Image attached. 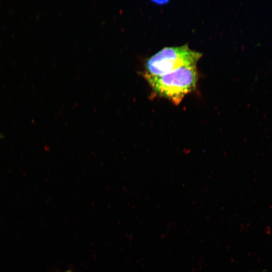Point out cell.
<instances>
[{
    "mask_svg": "<svg viewBox=\"0 0 272 272\" xmlns=\"http://www.w3.org/2000/svg\"><path fill=\"white\" fill-rule=\"evenodd\" d=\"M201 54L190 49L187 44L165 47L146 62L147 72L151 76H160L183 66H196Z\"/></svg>",
    "mask_w": 272,
    "mask_h": 272,
    "instance_id": "7a4b0ae2",
    "label": "cell"
},
{
    "mask_svg": "<svg viewBox=\"0 0 272 272\" xmlns=\"http://www.w3.org/2000/svg\"><path fill=\"white\" fill-rule=\"evenodd\" d=\"M64 272H72L71 270H67V271H65Z\"/></svg>",
    "mask_w": 272,
    "mask_h": 272,
    "instance_id": "3957f363",
    "label": "cell"
},
{
    "mask_svg": "<svg viewBox=\"0 0 272 272\" xmlns=\"http://www.w3.org/2000/svg\"><path fill=\"white\" fill-rule=\"evenodd\" d=\"M145 77L154 92L176 105L194 90L197 80L196 66L181 67L160 76L145 74Z\"/></svg>",
    "mask_w": 272,
    "mask_h": 272,
    "instance_id": "6da1fadb",
    "label": "cell"
}]
</instances>
